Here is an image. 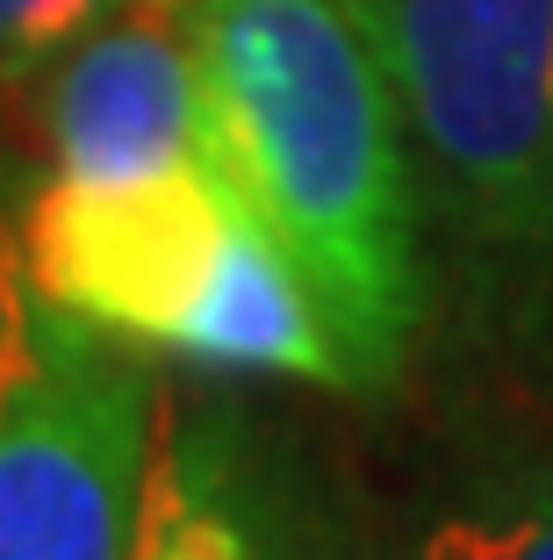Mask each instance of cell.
<instances>
[{"mask_svg": "<svg viewBox=\"0 0 553 560\" xmlns=\"http://www.w3.org/2000/svg\"><path fill=\"white\" fill-rule=\"evenodd\" d=\"M209 151L316 288L353 388H389L424 330V173L403 86L353 0H195Z\"/></svg>", "mask_w": 553, "mask_h": 560, "instance_id": "1", "label": "cell"}, {"mask_svg": "<svg viewBox=\"0 0 553 560\" xmlns=\"http://www.w3.org/2000/svg\"><path fill=\"white\" fill-rule=\"evenodd\" d=\"M151 424L145 346L50 302L0 209V560H130Z\"/></svg>", "mask_w": 553, "mask_h": 560, "instance_id": "2", "label": "cell"}, {"mask_svg": "<svg viewBox=\"0 0 553 560\" xmlns=\"http://www.w3.org/2000/svg\"><path fill=\"white\" fill-rule=\"evenodd\" d=\"M424 215L468 252L553 259V0H381Z\"/></svg>", "mask_w": 553, "mask_h": 560, "instance_id": "3", "label": "cell"}, {"mask_svg": "<svg viewBox=\"0 0 553 560\" xmlns=\"http://www.w3.org/2000/svg\"><path fill=\"white\" fill-rule=\"evenodd\" d=\"M22 266L50 302L145 352H187L238 245L244 201L216 165L145 180H36L8 201Z\"/></svg>", "mask_w": 553, "mask_h": 560, "instance_id": "4", "label": "cell"}, {"mask_svg": "<svg viewBox=\"0 0 553 560\" xmlns=\"http://www.w3.org/2000/svg\"><path fill=\"white\" fill-rule=\"evenodd\" d=\"M130 560H359V546L260 417L159 388Z\"/></svg>", "mask_w": 553, "mask_h": 560, "instance_id": "5", "label": "cell"}, {"mask_svg": "<svg viewBox=\"0 0 553 560\" xmlns=\"http://www.w3.org/2000/svg\"><path fill=\"white\" fill-rule=\"evenodd\" d=\"M50 180H145L209 165L195 0H130L36 80Z\"/></svg>", "mask_w": 553, "mask_h": 560, "instance_id": "6", "label": "cell"}, {"mask_svg": "<svg viewBox=\"0 0 553 560\" xmlns=\"http://www.w3.org/2000/svg\"><path fill=\"white\" fill-rule=\"evenodd\" d=\"M410 560H553V467L446 503L417 532Z\"/></svg>", "mask_w": 553, "mask_h": 560, "instance_id": "7", "label": "cell"}, {"mask_svg": "<svg viewBox=\"0 0 553 560\" xmlns=\"http://www.w3.org/2000/svg\"><path fill=\"white\" fill-rule=\"evenodd\" d=\"M130 0H0V86H36Z\"/></svg>", "mask_w": 553, "mask_h": 560, "instance_id": "8", "label": "cell"}, {"mask_svg": "<svg viewBox=\"0 0 553 560\" xmlns=\"http://www.w3.org/2000/svg\"><path fill=\"white\" fill-rule=\"evenodd\" d=\"M353 8H359V15H375V8H381V0H353Z\"/></svg>", "mask_w": 553, "mask_h": 560, "instance_id": "9", "label": "cell"}]
</instances>
